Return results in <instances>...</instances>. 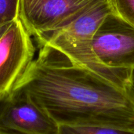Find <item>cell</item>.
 I'll use <instances>...</instances> for the list:
<instances>
[{
    "label": "cell",
    "instance_id": "cell-1",
    "mask_svg": "<svg viewBox=\"0 0 134 134\" xmlns=\"http://www.w3.org/2000/svg\"><path fill=\"white\" fill-rule=\"evenodd\" d=\"M13 92L25 94L56 122L134 129V93L41 46Z\"/></svg>",
    "mask_w": 134,
    "mask_h": 134
},
{
    "label": "cell",
    "instance_id": "cell-2",
    "mask_svg": "<svg viewBox=\"0 0 134 134\" xmlns=\"http://www.w3.org/2000/svg\"><path fill=\"white\" fill-rule=\"evenodd\" d=\"M111 12L109 0L102 1L69 24L37 39L40 46L52 47L73 63L134 93L133 69L107 67L97 59L93 49V34L104 18Z\"/></svg>",
    "mask_w": 134,
    "mask_h": 134
},
{
    "label": "cell",
    "instance_id": "cell-3",
    "mask_svg": "<svg viewBox=\"0 0 134 134\" xmlns=\"http://www.w3.org/2000/svg\"><path fill=\"white\" fill-rule=\"evenodd\" d=\"M35 53L31 34L21 19L10 22L0 38V103L13 93Z\"/></svg>",
    "mask_w": 134,
    "mask_h": 134
},
{
    "label": "cell",
    "instance_id": "cell-4",
    "mask_svg": "<svg viewBox=\"0 0 134 134\" xmlns=\"http://www.w3.org/2000/svg\"><path fill=\"white\" fill-rule=\"evenodd\" d=\"M92 46L97 59L105 66L134 70V26L112 11L95 31Z\"/></svg>",
    "mask_w": 134,
    "mask_h": 134
},
{
    "label": "cell",
    "instance_id": "cell-5",
    "mask_svg": "<svg viewBox=\"0 0 134 134\" xmlns=\"http://www.w3.org/2000/svg\"><path fill=\"white\" fill-rule=\"evenodd\" d=\"M0 128L14 134H58L59 126L27 96L13 92L0 103Z\"/></svg>",
    "mask_w": 134,
    "mask_h": 134
},
{
    "label": "cell",
    "instance_id": "cell-6",
    "mask_svg": "<svg viewBox=\"0 0 134 134\" xmlns=\"http://www.w3.org/2000/svg\"><path fill=\"white\" fill-rule=\"evenodd\" d=\"M104 0H38L20 13L25 27L36 38L69 24Z\"/></svg>",
    "mask_w": 134,
    "mask_h": 134
},
{
    "label": "cell",
    "instance_id": "cell-7",
    "mask_svg": "<svg viewBox=\"0 0 134 134\" xmlns=\"http://www.w3.org/2000/svg\"><path fill=\"white\" fill-rule=\"evenodd\" d=\"M58 134H134V129L108 126L60 124Z\"/></svg>",
    "mask_w": 134,
    "mask_h": 134
},
{
    "label": "cell",
    "instance_id": "cell-8",
    "mask_svg": "<svg viewBox=\"0 0 134 134\" xmlns=\"http://www.w3.org/2000/svg\"><path fill=\"white\" fill-rule=\"evenodd\" d=\"M21 0H0V25L20 17Z\"/></svg>",
    "mask_w": 134,
    "mask_h": 134
},
{
    "label": "cell",
    "instance_id": "cell-9",
    "mask_svg": "<svg viewBox=\"0 0 134 134\" xmlns=\"http://www.w3.org/2000/svg\"><path fill=\"white\" fill-rule=\"evenodd\" d=\"M111 11L134 26V0H109Z\"/></svg>",
    "mask_w": 134,
    "mask_h": 134
},
{
    "label": "cell",
    "instance_id": "cell-10",
    "mask_svg": "<svg viewBox=\"0 0 134 134\" xmlns=\"http://www.w3.org/2000/svg\"><path fill=\"white\" fill-rule=\"evenodd\" d=\"M38 0H21L20 1V13H24L32 7Z\"/></svg>",
    "mask_w": 134,
    "mask_h": 134
},
{
    "label": "cell",
    "instance_id": "cell-11",
    "mask_svg": "<svg viewBox=\"0 0 134 134\" xmlns=\"http://www.w3.org/2000/svg\"><path fill=\"white\" fill-rule=\"evenodd\" d=\"M9 24H5L0 25V38H1V36L2 35V34L5 32V31L6 30V28H7V27L9 26Z\"/></svg>",
    "mask_w": 134,
    "mask_h": 134
},
{
    "label": "cell",
    "instance_id": "cell-12",
    "mask_svg": "<svg viewBox=\"0 0 134 134\" xmlns=\"http://www.w3.org/2000/svg\"><path fill=\"white\" fill-rule=\"evenodd\" d=\"M0 134H14V133H9V132H8V131H5V130H2V128H0Z\"/></svg>",
    "mask_w": 134,
    "mask_h": 134
}]
</instances>
